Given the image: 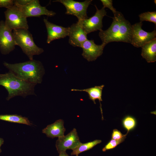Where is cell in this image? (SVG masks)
Wrapping results in <instances>:
<instances>
[{"mask_svg": "<svg viewBox=\"0 0 156 156\" xmlns=\"http://www.w3.org/2000/svg\"><path fill=\"white\" fill-rule=\"evenodd\" d=\"M140 22L148 21L156 25V12H147L141 13L139 15Z\"/></svg>", "mask_w": 156, "mask_h": 156, "instance_id": "cell-21", "label": "cell"}, {"mask_svg": "<svg viewBox=\"0 0 156 156\" xmlns=\"http://www.w3.org/2000/svg\"><path fill=\"white\" fill-rule=\"evenodd\" d=\"M12 33L16 45L20 47L30 60L33 59L34 55L43 52V49L35 44L32 35L28 29H15L12 31Z\"/></svg>", "mask_w": 156, "mask_h": 156, "instance_id": "cell-4", "label": "cell"}, {"mask_svg": "<svg viewBox=\"0 0 156 156\" xmlns=\"http://www.w3.org/2000/svg\"><path fill=\"white\" fill-rule=\"evenodd\" d=\"M0 120L29 125L31 124L27 118L16 114L0 115Z\"/></svg>", "mask_w": 156, "mask_h": 156, "instance_id": "cell-18", "label": "cell"}, {"mask_svg": "<svg viewBox=\"0 0 156 156\" xmlns=\"http://www.w3.org/2000/svg\"><path fill=\"white\" fill-rule=\"evenodd\" d=\"M95 6L96 11L93 16L89 18L78 21L80 22L83 29L87 34L92 32L103 30L102 20L104 17L106 15L107 12L103 7L99 10L96 5Z\"/></svg>", "mask_w": 156, "mask_h": 156, "instance_id": "cell-8", "label": "cell"}, {"mask_svg": "<svg viewBox=\"0 0 156 156\" xmlns=\"http://www.w3.org/2000/svg\"><path fill=\"white\" fill-rule=\"evenodd\" d=\"M113 21L105 30L99 31V35L102 43L107 45L113 42L131 43V25L120 12L117 11L112 17Z\"/></svg>", "mask_w": 156, "mask_h": 156, "instance_id": "cell-1", "label": "cell"}, {"mask_svg": "<svg viewBox=\"0 0 156 156\" xmlns=\"http://www.w3.org/2000/svg\"><path fill=\"white\" fill-rule=\"evenodd\" d=\"M142 22L131 25V44L135 47H141L146 43L156 38V31L155 29L149 32L142 28Z\"/></svg>", "mask_w": 156, "mask_h": 156, "instance_id": "cell-7", "label": "cell"}, {"mask_svg": "<svg viewBox=\"0 0 156 156\" xmlns=\"http://www.w3.org/2000/svg\"><path fill=\"white\" fill-rule=\"evenodd\" d=\"M14 5V0H0V7H4L8 9L12 7Z\"/></svg>", "mask_w": 156, "mask_h": 156, "instance_id": "cell-25", "label": "cell"}, {"mask_svg": "<svg viewBox=\"0 0 156 156\" xmlns=\"http://www.w3.org/2000/svg\"><path fill=\"white\" fill-rule=\"evenodd\" d=\"M43 21L47 31V43L49 44L54 40L64 38L68 36L69 27H66L56 25L45 18L43 19Z\"/></svg>", "mask_w": 156, "mask_h": 156, "instance_id": "cell-13", "label": "cell"}, {"mask_svg": "<svg viewBox=\"0 0 156 156\" xmlns=\"http://www.w3.org/2000/svg\"><path fill=\"white\" fill-rule=\"evenodd\" d=\"M69 43L74 47H81L87 38V34L83 29L80 22L78 21L69 27Z\"/></svg>", "mask_w": 156, "mask_h": 156, "instance_id": "cell-14", "label": "cell"}, {"mask_svg": "<svg viewBox=\"0 0 156 156\" xmlns=\"http://www.w3.org/2000/svg\"><path fill=\"white\" fill-rule=\"evenodd\" d=\"M16 6L27 18L40 17L43 15L52 17L56 14L55 12L48 10L46 7L41 5L39 1L38 0H32L30 3L24 6Z\"/></svg>", "mask_w": 156, "mask_h": 156, "instance_id": "cell-10", "label": "cell"}, {"mask_svg": "<svg viewBox=\"0 0 156 156\" xmlns=\"http://www.w3.org/2000/svg\"><path fill=\"white\" fill-rule=\"evenodd\" d=\"M128 133H127L125 134H123L120 131L116 129H115L113 131L112 135V139L116 140H120L126 137Z\"/></svg>", "mask_w": 156, "mask_h": 156, "instance_id": "cell-24", "label": "cell"}, {"mask_svg": "<svg viewBox=\"0 0 156 156\" xmlns=\"http://www.w3.org/2000/svg\"><path fill=\"white\" fill-rule=\"evenodd\" d=\"M32 0H14V5L18 6H25L30 3Z\"/></svg>", "mask_w": 156, "mask_h": 156, "instance_id": "cell-26", "label": "cell"}, {"mask_svg": "<svg viewBox=\"0 0 156 156\" xmlns=\"http://www.w3.org/2000/svg\"><path fill=\"white\" fill-rule=\"evenodd\" d=\"M141 55L148 63L156 61V38L146 43L142 47Z\"/></svg>", "mask_w": 156, "mask_h": 156, "instance_id": "cell-16", "label": "cell"}, {"mask_svg": "<svg viewBox=\"0 0 156 156\" xmlns=\"http://www.w3.org/2000/svg\"><path fill=\"white\" fill-rule=\"evenodd\" d=\"M104 8H107L109 9L114 14L116 13V11L113 5V1L112 0H101Z\"/></svg>", "mask_w": 156, "mask_h": 156, "instance_id": "cell-23", "label": "cell"}, {"mask_svg": "<svg viewBox=\"0 0 156 156\" xmlns=\"http://www.w3.org/2000/svg\"><path fill=\"white\" fill-rule=\"evenodd\" d=\"M5 25L10 30L24 29H28L27 18L16 6L7 9L4 12Z\"/></svg>", "mask_w": 156, "mask_h": 156, "instance_id": "cell-5", "label": "cell"}, {"mask_svg": "<svg viewBox=\"0 0 156 156\" xmlns=\"http://www.w3.org/2000/svg\"><path fill=\"white\" fill-rule=\"evenodd\" d=\"M92 0H86L79 2L73 0H56L53 2H58L62 4L66 10L65 14L76 16L78 21L88 18L87 15V9Z\"/></svg>", "mask_w": 156, "mask_h": 156, "instance_id": "cell-6", "label": "cell"}, {"mask_svg": "<svg viewBox=\"0 0 156 156\" xmlns=\"http://www.w3.org/2000/svg\"><path fill=\"white\" fill-rule=\"evenodd\" d=\"M106 45L103 43L96 44L93 40L87 39L81 46L83 51L82 55L88 62L94 61L102 55Z\"/></svg>", "mask_w": 156, "mask_h": 156, "instance_id": "cell-12", "label": "cell"}, {"mask_svg": "<svg viewBox=\"0 0 156 156\" xmlns=\"http://www.w3.org/2000/svg\"><path fill=\"white\" fill-rule=\"evenodd\" d=\"M101 142L102 141L101 140H96L85 143H81L76 147L73 150L71 155L78 156L79 153L92 148Z\"/></svg>", "mask_w": 156, "mask_h": 156, "instance_id": "cell-19", "label": "cell"}, {"mask_svg": "<svg viewBox=\"0 0 156 156\" xmlns=\"http://www.w3.org/2000/svg\"><path fill=\"white\" fill-rule=\"evenodd\" d=\"M123 127L127 131V133L133 129L136 125V120L134 117L130 116L125 117L122 120Z\"/></svg>", "mask_w": 156, "mask_h": 156, "instance_id": "cell-20", "label": "cell"}, {"mask_svg": "<svg viewBox=\"0 0 156 156\" xmlns=\"http://www.w3.org/2000/svg\"><path fill=\"white\" fill-rule=\"evenodd\" d=\"M59 156H69L66 153V151H63L59 153Z\"/></svg>", "mask_w": 156, "mask_h": 156, "instance_id": "cell-27", "label": "cell"}, {"mask_svg": "<svg viewBox=\"0 0 156 156\" xmlns=\"http://www.w3.org/2000/svg\"><path fill=\"white\" fill-rule=\"evenodd\" d=\"M81 143L76 129L74 128L66 135L58 138L55 146L59 153L67 149L73 150Z\"/></svg>", "mask_w": 156, "mask_h": 156, "instance_id": "cell-11", "label": "cell"}, {"mask_svg": "<svg viewBox=\"0 0 156 156\" xmlns=\"http://www.w3.org/2000/svg\"><path fill=\"white\" fill-rule=\"evenodd\" d=\"M0 85L4 87L8 92L6 98L8 101L16 96L25 98L29 95H36L34 92L36 85L18 78L10 71L4 74H0Z\"/></svg>", "mask_w": 156, "mask_h": 156, "instance_id": "cell-3", "label": "cell"}, {"mask_svg": "<svg viewBox=\"0 0 156 156\" xmlns=\"http://www.w3.org/2000/svg\"><path fill=\"white\" fill-rule=\"evenodd\" d=\"M3 64L9 71L25 81L36 85L42 82L44 70L39 61L33 59L14 64L4 62Z\"/></svg>", "mask_w": 156, "mask_h": 156, "instance_id": "cell-2", "label": "cell"}, {"mask_svg": "<svg viewBox=\"0 0 156 156\" xmlns=\"http://www.w3.org/2000/svg\"><path fill=\"white\" fill-rule=\"evenodd\" d=\"M105 86L102 85L100 86H96L94 87L83 89H72L71 91H83L87 92L89 96V98L92 100L94 103H96L95 100L98 99L100 104V109L101 114L102 110L101 101H102V90Z\"/></svg>", "mask_w": 156, "mask_h": 156, "instance_id": "cell-17", "label": "cell"}, {"mask_svg": "<svg viewBox=\"0 0 156 156\" xmlns=\"http://www.w3.org/2000/svg\"><path fill=\"white\" fill-rule=\"evenodd\" d=\"M3 138H0V153L1 152V145L3 144Z\"/></svg>", "mask_w": 156, "mask_h": 156, "instance_id": "cell-28", "label": "cell"}, {"mask_svg": "<svg viewBox=\"0 0 156 156\" xmlns=\"http://www.w3.org/2000/svg\"><path fill=\"white\" fill-rule=\"evenodd\" d=\"M63 120H57L53 123L48 125L42 130V132L47 137L53 138H59L64 135L66 129L64 127Z\"/></svg>", "mask_w": 156, "mask_h": 156, "instance_id": "cell-15", "label": "cell"}, {"mask_svg": "<svg viewBox=\"0 0 156 156\" xmlns=\"http://www.w3.org/2000/svg\"><path fill=\"white\" fill-rule=\"evenodd\" d=\"M126 138V137H125L118 140L112 139L103 148L102 151L105 152L107 150L115 148L117 145L123 142Z\"/></svg>", "mask_w": 156, "mask_h": 156, "instance_id": "cell-22", "label": "cell"}, {"mask_svg": "<svg viewBox=\"0 0 156 156\" xmlns=\"http://www.w3.org/2000/svg\"><path fill=\"white\" fill-rule=\"evenodd\" d=\"M16 45L12 31L7 28L5 21H0V51L3 55H7L12 51Z\"/></svg>", "mask_w": 156, "mask_h": 156, "instance_id": "cell-9", "label": "cell"}]
</instances>
